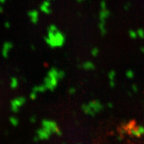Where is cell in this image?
I'll return each mask as SVG.
<instances>
[{"label":"cell","instance_id":"cell-1","mask_svg":"<svg viewBox=\"0 0 144 144\" xmlns=\"http://www.w3.org/2000/svg\"><path fill=\"white\" fill-rule=\"evenodd\" d=\"M46 43L51 48L61 47L66 42V36L55 24H50L46 29V35L44 37Z\"/></svg>","mask_w":144,"mask_h":144},{"label":"cell","instance_id":"cell-2","mask_svg":"<svg viewBox=\"0 0 144 144\" xmlns=\"http://www.w3.org/2000/svg\"><path fill=\"white\" fill-rule=\"evenodd\" d=\"M101 10L99 12V28L100 31L101 35H106L107 34V27H106V23L107 19L110 15V11L107 9V2L106 0H102L100 2Z\"/></svg>","mask_w":144,"mask_h":144},{"label":"cell","instance_id":"cell-3","mask_svg":"<svg viewBox=\"0 0 144 144\" xmlns=\"http://www.w3.org/2000/svg\"><path fill=\"white\" fill-rule=\"evenodd\" d=\"M82 108H83L85 113L90 115H95L96 113L99 112L103 109V106L99 101H94L88 105H84Z\"/></svg>","mask_w":144,"mask_h":144},{"label":"cell","instance_id":"cell-4","mask_svg":"<svg viewBox=\"0 0 144 144\" xmlns=\"http://www.w3.org/2000/svg\"><path fill=\"white\" fill-rule=\"evenodd\" d=\"M39 10L45 14H50L52 13L51 2L47 1V0H43L39 6Z\"/></svg>","mask_w":144,"mask_h":144},{"label":"cell","instance_id":"cell-5","mask_svg":"<svg viewBox=\"0 0 144 144\" xmlns=\"http://www.w3.org/2000/svg\"><path fill=\"white\" fill-rule=\"evenodd\" d=\"M27 16L32 24L34 25L38 24L39 21V11L38 10H35V9L30 10L27 12Z\"/></svg>","mask_w":144,"mask_h":144},{"label":"cell","instance_id":"cell-6","mask_svg":"<svg viewBox=\"0 0 144 144\" xmlns=\"http://www.w3.org/2000/svg\"><path fill=\"white\" fill-rule=\"evenodd\" d=\"M13 44L12 42H10L9 41H6L2 44V54L4 57H7L8 54L10 52V50L12 49Z\"/></svg>","mask_w":144,"mask_h":144},{"label":"cell","instance_id":"cell-7","mask_svg":"<svg viewBox=\"0 0 144 144\" xmlns=\"http://www.w3.org/2000/svg\"><path fill=\"white\" fill-rule=\"evenodd\" d=\"M130 134H131V136L135 137V138H139V137L142 136L141 135H140V133L139 132L138 129H137L136 127H133L132 129L130 130Z\"/></svg>","mask_w":144,"mask_h":144},{"label":"cell","instance_id":"cell-8","mask_svg":"<svg viewBox=\"0 0 144 144\" xmlns=\"http://www.w3.org/2000/svg\"><path fill=\"white\" fill-rule=\"evenodd\" d=\"M82 68L85 70H92L95 68V65H94L93 63L88 61V62H86L82 64Z\"/></svg>","mask_w":144,"mask_h":144},{"label":"cell","instance_id":"cell-9","mask_svg":"<svg viewBox=\"0 0 144 144\" xmlns=\"http://www.w3.org/2000/svg\"><path fill=\"white\" fill-rule=\"evenodd\" d=\"M115 77H116V72L114 70L110 71L109 73H108V78H109L110 81H114Z\"/></svg>","mask_w":144,"mask_h":144},{"label":"cell","instance_id":"cell-10","mask_svg":"<svg viewBox=\"0 0 144 144\" xmlns=\"http://www.w3.org/2000/svg\"><path fill=\"white\" fill-rule=\"evenodd\" d=\"M126 77H127V78H130L131 79L135 77V73L134 71H133L132 70H128L127 71V72H126Z\"/></svg>","mask_w":144,"mask_h":144},{"label":"cell","instance_id":"cell-11","mask_svg":"<svg viewBox=\"0 0 144 144\" xmlns=\"http://www.w3.org/2000/svg\"><path fill=\"white\" fill-rule=\"evenodd\" d=\"M137 32V35L138 37H139L140 38H144V30L142 28H139L138 29V31H136Z\"/></svg>","mask_w":144,"mask_h":144},{"label":"cell","instance_id":"cell-12","mask_svg":"<svg viewBox=\"0 0 144 144\" xmlns=\"http://www.w3.org/2000/svg\"><path fill=\"white\" fill-rule=\"evenodd\" d=\"M129 35L132 39H135V38H137V37H138V35H137V32L133 31V30H131L129 31Z\"/></svg>","mask_w":144,"mask_h":144},{"label":"cell","instance_id":"cell-13","mask_svg":"<svg viewBox=\"0 0 144 144\" xmlns=\"http://www.w3.org/2000/svg\"><path fill=\"white\" fill-rule=\"evenodd\" d=\"M99 54V48H97V47H94V48L91 50V55H92L94 57L98 56Z\"/></svg>","mask_w":144,"mask_h":144},{"label":"cell","instance_id":"cell-14","mask_svg":"<svg viewBox=\"0 0 144 144\" xmlns=\"http://www.w3.org/2000/svg\"><path fill=\"white\" fill-rule=\"evenodd\" d=\"M137 127V129H138L139 132L140 133V135H144V127H143V126L139 125V126H138V127Z\"/></svg>","mask_w":144,"mask_h":144},{"label":"cell","instance_id":"cell-15","mask_svg":"<svg viewBox=\"0 0 144 144\" xmlns=\"http://www.w3.org/2000/svg\"><path fill=\"white\" fill-rule=\"evenodd\" d=\"M131 90L133 91V92H135V93L138 92V91H139V87H138V86L135 85V84H133V85L131 86Z\"/></svg>","mask_w":144,"mask_h":144},{"label":"cell","instance_id":"cell-16","mask_svg":"<svg viewBox=\"0 0 144 144\" xmlns=\"http://www.w3.org/2000/svg\"><path fill=\"white\" fill-rule=\"evenodd\" d=\"M4 27L6 29H9L10 27V22H8V21L5 22V23H4Z\"/></svg>","mask_w":144,"mask_h":144},{"label":"cell","instance_id":"cell-17","mask_svg":"<svg viewBox=\"0 0 144 144\" xmlns=\"http://www.w3.org/2000/svg\"><path fill=\"white\" fill-rule=\"evenodd\" d=\"M131 3H127L126 5H124V9L125 10H128L130 7H131Z\"/></svg>","mask_w":144,"mask_h":144},{"label":"cell","instance_id":"cell-18","mask_svg":"<svg viewBox=\"0 0 144 144\" xmlns=\"http://www.w3.org/2000/svg\"><path fill=\"white\" fill-rule=\"evenodd\" d=\"M110 87H114L115 82L114 81H110Z\"/></svg>","mask_w":144,"mask_h":144},{"label":"cell","instance_id":"cell-19","mask_svg":"<svg viewBox=\"0 0 144 144\" xmlns=\"http://www.w3.org/2000/svg\"><path fill=\"white\" fill-rule=\"evenodd\" d=\"M107 107H109V108H112L113 107V104L111 103H107Z\"/></svg>","mask_w":144,"mask_h":144},{"label":"cell","instance_id":"cell-20","mask_svg":"<svg viewBox=\"0 0 144 144\" xmlns=\"http://www.w3.org/2000/svg\"><path fill=\"white\" fill-rule=\"evenodd\" d=\"M1 4H2V3L0 2V13H2V10H3V8H2V6H1Z\"/></svg>","mask_w":144,"mask_h":144},{"label":"cell","instance_id":"cell-21","mask_svg":"<svg viewBox=\"0 0 144 144\" xmlns=\"http://www.w3.org/2000/svg\"><path fill=\"white\" fill-rule=\"evenodd\" d=\"M140 50H141L142 53H144V47H141L140 48Z\"/></svg>","mask_w":144,"mask_h":144},{"label":"cell","instance_id":"cell-22","mask_svg":"<svg viewBox=\"0 0 144 144\" xmlns=\"http://www.w3.org/2000/svg\"><path fill=\"white\" fill-rule=\"evenodd\" d=\"M76 1H77L78 2H84L85 0H76Z\"/></svg>","mask_w":144,"mask_h":144},{"label":"cell","instance_id":"cell-23","mask_svg":"<svg viewBox=\"0 0 144 144\" xmlns=\"http://www.w3.org/2000/svg\"><path fill=\"white\" fill-rule=\"evenodd\" d=\"M6 2V0H0V2L2 3V4H3V3H4Z\"/></svg>","mask_w":144,"mask_h":144},{"label":"cell","instance_id":"cell-24","mask_svg":"<svg viewBox=\"0 0 144 144\" xmlns=\"http://www.w3.org/2000/svg\"><path fill=\"white\" fill-rule=\"evenodd\" d=\"M118 139L119 140V141H121V140H122V137H121V136H118Z\"/></svg>","mask_w":144,"mask_h":144},{"label":"cell","instance_id":"cell-25","mask_svg":"<svg viewBox=\"0 0 144 144\" xmlns=\"http://www.w3.org/2000/svg\"><path fill=\"white\" fill-rule=\"evenodd\" d=\"M47 1H50V2H51V0H47Z\"/></svg>","mask_w":144,"mask_h":144}]
</instances>
